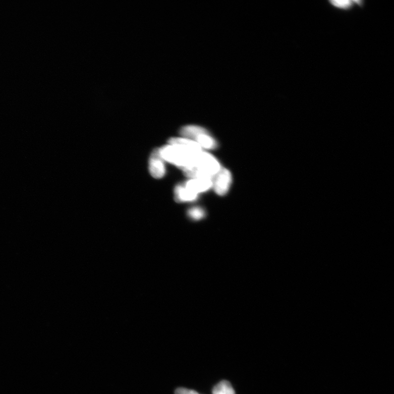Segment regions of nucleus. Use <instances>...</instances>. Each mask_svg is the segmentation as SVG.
<instances>
[{"instance_id": "nucleus-1", "label": "nucleus", "mask_w": 394, "mask_h": 394, "mask_svg": "<svg viewBox=\"0 0 394 394\" xmlns=\"http://www.w3.org/2000/svg\"><path fill=\"white\" fill-rule=\"evenodd\" d=\"M159 150L164 160L180 167L184 172L195 166L199 154L203 151L172 144L159 148Z\"/></svg>"}, {"instance_id": "nucleus-8", "label": "nucleus", "mask_w": 394, "mask_h": 394, "mask_svg": "<svg viewBox=\"0 0 394 394\" xmlns=\"http://www.w3.org/2000/svg\"><path fill=\"white\" fill-rule=\"evenodd\" d=\"M195 140L200 146L206 149H214L217 146L216 141L208 131L198 135Z\"/></svg>"}, {"instance_id": "nucleus-3", "label": "nucleus", "mask_w": 394, "mask_h": 394, "mask_svg": "<svg viewBox=\"0 0 394 394\" xmlns=\"http://www.w3.org/2000/svg\"><path fill=\"white\" fill-rule=\"evenodd\" d=\"M232 184V175L230 172L225 168H221L215 176L214 186L215 192L219 196H224L229 192Z\"/></svg>"}, {"instance_id": "nucleus-6", "label": "nucleus", "mask_w": 394, "mask_h": 394, "mask_svg": "<svg viewBox=\"0 0 394 394\" xmlns=\"http://www.w3.org/2000/svg\"><path fill=\"white\" fill-rule=\"evenodd\" d=\"M175 197L179 202H191L197 199L198 195L187 189L184 185H179L175 189Z\"/></svg>"}, {"instance_id": "nucleus-4", "label": "nucleus", "mask_w": 394, "mask_h": 394, "mask_svg": "<svg viewBox=\"0 0 394 394\" xmlns=\"http://www.w3.org/2000/svg\"><path fill=\"white\" fill-rule=\"evenodd\" d=\"M164 161L159 148L152 152L149 160V171L154 178L161 179L165 176L166 169Z\"/></svg>"}, {"instance_id": "nucleus-2", "label": "nucleus", "mask_w": 394, "mask_h": 394, "mask_svg": "<svg viewBox=\"0 0 394 394\" xmlns=\"http://www.w3.org/2000/svg\"><path fill=\"white\" fill-rule=\"evenodd\" d=\"M220 170L218 160L212 155L202 151L199 155L195 166L184 171V173L192 179H212Z\"/></svg>"}, {"instance_id": "nucleus-5", "label": "nucleus", "mask_w": 394, "mask_h": 394, "mask_svg": "<svg viewBox=\"0 0 394 394\" xmlns=\"http://www.w3.org/2000/svg\"><path fill=\"white\" fill-rule=\"evenodd\" d=\"M213 185L210 179H192L187 182L185 186L191 192L198 194L208 191Z\"/></svg>"}, {"instance_id": "nucleus-9", "label": "nucleus", "mask_w": 394, "mask_h": 394, "mask_svg": "<svg viewBox=\"0 0 394 394\" xmlns=\"http://www.w3.org/2000/svg\"><path fill=\"white\" fill-rule=\"evenodd\" d=\"M332 7L344 11H349L353 9L355 5L361 7L364 5L363 1H350V0H343V1H330L328 2Z\"/></svg>"}, {"instance_id": "nucleus-7", "label": "nucleus", "mask_w": 394, "mask_h": 394, "mask_svg": "<svg viewBox=\"0 0 394 394\" xmlns=\"http://www.w3.org/2000/svg\"><path fill=\"white\" fill-rule=\"evenodd\" d=\"M206 132H207V130L203 127L189 125L185 126L181 129L180 133L187 139L195 140L198 135Z\"/></svg>"}, {"instance_id": "nucleus-12", "label": "nucleus", "mask_w": 394, "mask_h": 394, "mask_svg": "<svg viewBox=\"0 0 394 394\" xmlns=\"http://www.w3.org/2000/svg\"><path fill=\"white\" fill-rule=\"evenodd\" d=\"M176 394H198V393L195 391L192 390H189L183 387H180L176 391Z\"/></svg>"}, {"instance_id": "nucleus-10", "label": "nucleus", "mask_w": 394, "mask_h": 394, "mask_svg": "<svg viewBox=\"0 0 394 394\" xmlns=\"http://www.w3.org/2000/svg\"><path fill=\"white\" fill-rule=\"evenodd\" d=\"M212 394H236L233 387L228 381L223 380L212 390Z\"/></svg>"}, {"instance_id": "nucleus-11", "label": "nucleus", "mask_w": 394, "mask_h": 394, "mask_svg": "<svg viewBox=\"0 0 394 394\" xmlns=\"http://www.w3.org/2000/svg\"><path fill=\"white\" fill-rule=\"evenodd\" d=\"M189 216L193 219H202L205 216V212L201 208L194 207L189 210Z\"/></svg>"}]
</instances>
